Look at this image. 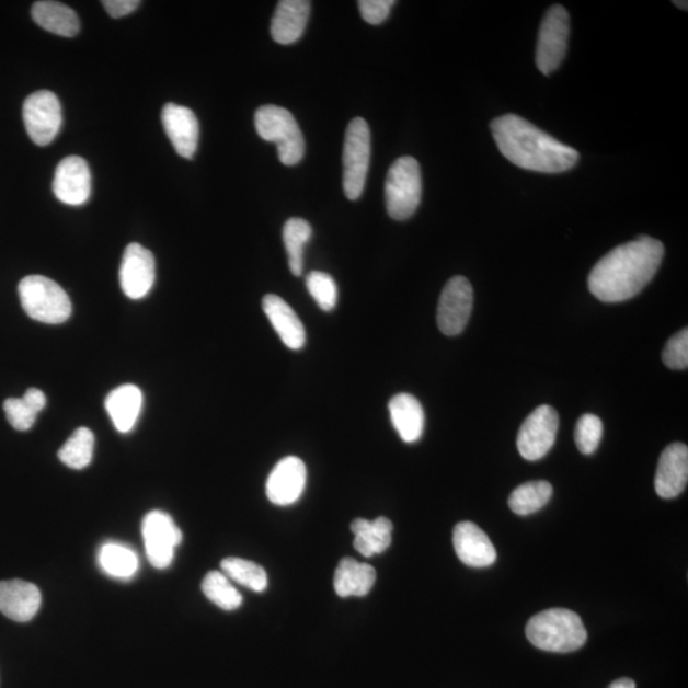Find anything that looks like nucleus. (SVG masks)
I'll use <instances>...</instances> for the list:
<instances>
[{
  "label": "nucleus",
  "mask_w": 688,
  "mask_h": 688,
  "mask_svg": "<svg viewBox=\"0 0 688 688\" xmlns=\"http://www.w3.org/2000/svg\"><path fill=\"white\" fill-rule=\"evenodd\" d=\"M23 122L27 135L37 146H49L61 128L60 101L51 91H37L23 104Z\"/></svg>",
  "instance_id": "obj_9"
},
{
  "label": "nucleus",
  "mask_w": 688,
  "mask_h": 688,
  "mask_svg": "<svg viewBox=\"0 0 688 688\" xmlns=\"http://www.w3.org/2000/svg\"><path fill=\"white\" fill-rule=\"evenodd\" d=\"M310 223L302 218H289L285 223L283 237L288 255L289 271L296 277L303 272V249L311 239Z\"/></svg>",
  "instance_id": "obj_29"
},
{
  "label": "nucleus",
  "mask_w": 688,
  "mask_h": 688,
  "mask_svg": "<svg viewBox=\"0 0 688 688\" xmlns=\"http://www.w3.org/2000/svg\"><path fill=\"white\" fill-rule=\"evenodd\" d=\"M34 21L42 28L62 37L80 33L81 23L72 8L51 0L36 2L31 10Z\"/></svg>",
  "instance_id": "obj_26"
},
{
  "label": "nucleus",
  "mask_w": 688,
  "mask_h": 688,
  "mask_svg": "<svg viewBox=\"0 0 688 688\" xmlns=\"http://www.w3.org/2000/svg\"><path fill=\"white\" fill-rule=\"evenodd\" d=\"M307 466L297 457H287L279 460L271 472L267 486V497L272 504L278 506L293 505L299 502L307 486Z\"/></svg>",
  "instance_id": "obj_14"
},
{
  "label": "nucleus",
  "mask_w": 688,
  "mask_h": 688,
  "mask_svg": "<svg viewBox=\"0 0 688 688\" xmlns=\"http://www.w3.org/2000/svg\"><path fill=\"white\" fill-rule=\"evenodd\" d=\"M311 3L308 0H283L279 2L271 23L273 41L278 44H294L302 36L309 21Z\"/></svg>",
  "instance_id": "obj_21"
},
{
  "label": "nucleus",
  "mask_w": 688,
  "mask_h": 688,
  "mask_svg": "<svg viewBox=\"0 0 688 688\" xmlns=\"http://www.w3.org/2000/svg\"><path fill=\"white\" fill-rule=\"evenodd\" d=\"M202 590L217 607L234 611L242 604L241 594L222 572H210L203 578Z\"/></svg>",
  "instance_id": "obj_32"
},
{
  "label": "nucleus",
  "mask_w": 688,
  "mask_h": 688,
  "mask_svg": "<svg viewBox=\"0 0 688 688\" xmlns=\"http://www.w3.org/2000/svg\"><path fill=\"white\" fill-rule=\"evenodd\" d=\"M98 560L105 574L124 581L135 576L139 567L138 554L130 547L116 542L101 547Z\"/></svg>",
  "instance_id": "obj_27"
},
{
  "label": "nucleus",
  "mask_w": 688,
  "mask_h": 688,
  "mask_svg": "<svg viewBox=\"0 0 688 688\" xmlns=\"http://www.w3.org/2000/svg\"><path fill=\"white\" fill-rule=\"evenodd\" d=\"M144 395L133 385H124L106 397L105 406L117 432L130 433L142 410Z\"/></svg>",
  "instance_id": "obj_23"
},
{
  "label": "nucleus",
  "mask_w": 688,
  "mask_h": 688,
  "mask_svg": "<svg viewBox=\"0 0 688 688\" xmlns=\"http://www.w3.org/2000/svg\"><path fill=\"white\" fill-rule=\"evenodd\" d=\"M421 195L420 163L411 156H403L390 167L386 180V205L389 216L397 221L409 220L420 206Z\"/></svg>",
  "instance_id": "obj_6"
},
{
  "label": "nucleus",
  "mask_w": 688,
  "mask_h": 688,
  "mask_svg": "<svg viewBox=\"0 0 688 688\" xmlns=\"http://www.w3.org/2000/svg\"><path fill=\"white\" fill-rule=\"evenodd\" d=\"M103 5L113 19H121L137 10L139 0H104Z\"/></svg>",
  "instance_id": "obj_38"
},
{
  "label": "nucleus",
  "mask_w": 688,
  "mask_h": 688,
  "mask_svg": "<svg viewBox=\"0 0 688 688\" xmlns=\"http://www.w3.org/2000/svg\"><path fill=\"white\" fill-rule=\"evenodd\" d=\"M93 450H95V436L90 428L80 427L62 445L58 456L67 467L83 469L90 466Z\"/></svg>",
  "instance_id": "obj_31"
},
{
  "label": "nucleus",
  "mask_w": 688,
  "mask_h": 688,
  "mask_svg": "<svg viewBox=\"0 0 688 688\" xmlns=\"http://www.w3.org/2000/svg\"><path fill=\"white\" fill-rule=\"evenodd\" d=\"M393 0H359L358 8L363 19L370 25H380L389 18Z\"/></svg>",
  "instance_id": "obj_37"
},
{
  "label": "nucleus",
  "mask_w": 688,
  "mask_h": 688,
  "mask_svg": "<svg viewBox=\"0 0 688 688\" xmlns=\"http://www.w3.org/2000/svg\"><path fill=\"white\" fill-rule=\"evenodd\" d=\"M604 436V424L596 414L586 413L578 418L575 428V443L578 451L592 456Z\"/></svg>",
  "instance_id": "obj_34"
},
{
  "label": "nucleus",
  "mask_w": 688,
  "mask_h": 688,
  "mask_svg": "<svg viewBox=\"0 0 688 688\" xmlns=\"http://www.w3.org/2000/svg\"><path fill=\"white\" fill-rule=\"evenodd\" d=\"M559 414L550 405H541L529 414L518 434V450L524 459L536 461L547 456L559 432Z\"/></svg>",
  "instance_id": "obj_11"
},
{
  "label": "nucleus",
  "mask_w": 688,
  "mask_h": 688,
  "mask_svg": "<svg viewBox=\"0 0 688 688\" xmlns=\"http://www.w3.org/2000/svg\"><path fill=\"white\" fill-rule=\"evenodd\" d=\"M142 535L151 565L159 570L169 567L174 561L175 550L183 541L182 530L175 521L169 514L153 511L145 516Z\"/></svg>",
  "instance_id": "obj_10"
},
{
  "label": "nucleus",
  "mask_w": 688,
  "mask_h": 688,
  "mask_svg": "<svg viewBox=\"0 0 688 688\" xmlns=\"http://www.w3.org/2000/svg\"><path fill=\"white\" fill-rule=\"evenodd\" d=\"M161 121L172 146L184 159H192L199 142V122L190 107L167 104Z\"/></svg>",
  "instance_id": "obj_16"
},
{
  "label": "nucleus",
  "mask_w": 688,
  "mask_h": 688,
  "mask_svg": "<svg viewBox=\"0 0 688 688\" xmlns=\"http://www.w3.org/2000/svg\"><path fill=\"white\" fill-rule=\"evenodd\" d=\"M352 534L355 535V549L364 558H372L389 549L392 544L393 524L385 516L372 521L355 519L351 524Z\"/></svg>",
  "instance_id": "obj_25"
},
{
  "label": "nucleus",
  "mask_w": 688,
  "mask_h": 688,
  "mask_svg": "<svg viewBox=\"0 0 688 688\" xmlns=\"http://www.w3.org/2000/svg\"><path fill=\"white\" fill-rule=\"evenodd\" d=\"M371 158V133L363 117L348 124L343 146V191L349 200L362 197Z\"/></svg>",
  "instance_id": "obj_7"
},
{
  "label": "nucleus",
  "mask_w": 688,
  "mask_h": 688,
  "mask_svg": "<svg viewBox=\"0 0 688 688\" xmlns=\"http://www.w3.org/2000/svg\"><path fill=\"white\" fill-rule=\"evenodd\" d=\"M552 486L547 481L520 484L509 497L511 509L518 515H530L542 509L552 497Z\"/></svg>",
  "instance_id": "obj_28"
},
{
  "label": "nucleus",
  "mask_w": 688,
  "mask_h": 688,
  "mask_svg": "<svg viewBox=\"0 0 688 688\" xmlns=\"http://www.w3.org/2000/svg\"><path fill=\"white\" fill-rule=\"evenodd\" d=\"M663 256L662 242L649 237L617 246L594 265L588 278L590 293L604 302L630 300L651 283Z\"/></svg>",
  "instance_id": "obj_1"
},
{
  "label": "nucleus",
  "mask_w": 688,
  "mask_h": 688,
  "mask_svg": "<svg viewBox=\"0 0 688 688\" xmlns=\"http://www.w3.org/2000/svg\"><path fill=\"white\" fill-rule=\"evenodd\" d=\"M255 128L261 138L277 145L278 158L284 165L294 167L303 159L302 131L285 107L265 105L257 108Z\"/></svg>",
  "instance_id": "obj_5"
},
{
  "label": "nucleus",
  "mask_w": 688,
  "mask_h": 688,
  "mask_svg": "<svg viewBox=\"0 0 688 688\" xmlns=\"http://www.w3.org/2000/svg\"><path fill=\"white\" fill-rule=\"evenodd\" d=\"M307 287L312 299L323 311H332L337 307L339 288L328 273L314 271L307 277Z\"/></svg>",
  "instance_id": "obj_33"
},
{
  "label": "nucleus",
  "mask_w": 688,
  "mask_h": 688,
  "mask_svg": "<svg viewBox=\"0 0 688 688\" xmlns=\"http://www.w3.org/2000/svg\"><path fill=\"white\" fill-rule=\"evenodd\" d=\"M570 36V15L562 5L547 11L539 28L536 62L539 72L550 76L564 61Z\"/></svg>",
  "instance_id": "obj_8"
},
{
  "label": "nucleus",
  "mask_w": 688,
  "mask_h": 688,
  "mask_svg": "<svg viewBox=\"0 0 688 688\" xmlns=\"http://www.w3.org/2000/svg\"><path fill=\"white\" fill-rule=\"evenodd\" d=\"M526 633L531 644L551 653L576 652L588 639L581 616L565 608L546 609L531 617Z\"/></svg>",
  "instance_id": "obj_3"
},
{
  "label": "nucleus",
  "mask_w": 688,
  "mask_h": 688,
  "mask_svg": "<svg viewBox=\"0 0 688 688\" xmlns=\"http://www.w3.org/2000/svg\"><path fill=\"white\" fill-rule=\"evenodd\" d=\"M452 543H455L457 557L467 566L489 567L497 559L495 546L474 523H459L452 534Z\"/></svg>",
  "instance_id": "obj_18"
},
{
  "label": "nucleus",
  "mask_w": 688,
  "mask_h": 688,
  "mask_svg": "<svg viewBox=\"0 0 688 688\" xmlns=\"http://www.w3.org/2000/svg\"><path fill=\"white\" fill-rule=\"evenodd\" d=\"M688 481V448L685 444L668 445L662 452L655 474V491L662 498L683 494Z\"/></svg>",
  "instance_id": "obj_17"
},
{
  "label": "nucleus",
  "mask_w": 688,
  "mask_h": 688,
  "mask_svg": "<svg viewBox=\"0 0 688 688\" xmlns=\"http://www.w3.org/2000/svg\"><path fill=\"white\" fill-rule=\"evenodd\" d=\"M663 363L672 370H686L688 367V330L678 332L663 351Z\"/></svg>",
  "instance_id": "obj_36"
},
{
  "label": "nucleus",
  "mask_w": 688,
  "mask_h": 688,
  "mask_svg": "<svg viewBox=\"0 0 688 688\" xmlns=\"http://www.w3.org/2000/svg\"><path fill=\"white\" fill-rule=\"evenodd\" d=\"M675 5L683 8V10L687 11V2H675Z\"/></svg>",
  "instance_id": "obj_41"
},
{
  "label": "nucleus",
  "mask_w": 688,
  "mask_h": 688,
  "mask_svg": "<svg viewBox=\"0 0 688 688\" xmlns=\"http://www.w3.org/2000/svg\"><path fill=\"white\" fill-rule=\"evenodd\" d=\"M473 308V287L465 277L451 278L445 285L439 307H437V326L449 337L465 331Z\"/></svg>",
  "instance_id": "obj_12"
},
{
  "label": "nucleus",
  "mask_w": 688,
  "mask_h": 688,
  "mask_svg": "<svg viewBox=\"0 0 688 688\" xmlns=\"http://www.w3.org/2000/svg\"><path fill=\"white\" fill-rule=\"evenodd\" d=\"M42 606V593L33 583L20 581L0 582V612L18 622L33 620Z\"/></svg>",
  "instance_id": "obj_19"
},
{
  "label": "nucleus",
  "mask_w": 688,
  "mask_h": 688,
  "mask_svg": "<svg viewBox=\"0 0 688 688\" xmlns=\"http://www.w3.org/2000/svg\"><path fill=\"white\" fill-rule=\"evenodd\" d=\"M262 307L285 346L294 351L301 349L307 342V332L295 310L279 296L272 294L264 296Z\"/></svg>",
  "instance_id": "obj_20"
},
{
  "label": "nucleus",
  "mask_w": 688,
  "mask_h": 688,
  "mask_svg": "<svg viewBox=\"0 0 688 688\" xmlns=\"http://www.w3.org/2000/svg\"><path fill=\"white\" fill-rule=\"evenodd\" d=\"M3 409L8 422L19 432H27L33 427L38 414L23 398H10Z\"/></svg>",
  "instance_id": "obj_35"
},
{
  "label": "nucleus",
  "mask_w": 688,
  "mask_h": 688,
  "mask_svg": "<svg viewBox=\"0 0 688 688\" xmlns=\"http://www.w3.org/2000/svg\"><path fill=\"white\" fill-rule=\"evenodd\" d=\"M492 136L507 160L524 170L560 174L573 169L578 153L521 116L507 114L491 123Z\"/></svg>",
  "instance_id": "obj_2"
},
{
  "label": "nucleus",
  "mask_w": 688,
  "mask_h": 688,
  "mask_svg": "<svg viewBox=\"0 0 688 688\" xmlns=\"http://www.w3.org/2000/svg\"><path fill=\"white\" fill-rule=\"evenodd\" d=\"M20 300L26 314L37 322L61 324L72 314L68 294L53 279L28 276L19 285Z\"/></svg>",
  "instance_id": "obj_4"
},
{
  "label": "nucleus",
  "mask_w": 688,
  "mask_h": 688,
  "mask_svg": "<svg viewBox=\"0 0 688 688\" xmlns=\"http://www.w3.org/2000/svg\"><path fill=\"white\" fill-rule=\"evenodd\" d=\"M377 581V572L370 565L354 559L341 560L334 574V590L342 598L365 597Z\"/></svg>",
  "instance_id": "obj_24"
},
{
  "label": "nucleus",
  "mask_w": 688,
  "mask_h": 688,
  "mask_svg": "<svg viewBox=\"0 0 688 688\" xmlns=\"http://www.w3.org/2000/svg\"><path fill=\"white\" fill-rule=\"evenodd\" d=\"M221 569L230 581L237 582L250 590L261 593L267 589L268 575L262 566L253 561L228 558L221 562Z\"/></svg>",
  "instance_id": "obj_30"
},
{
  "label": "nucleus",
  "mask_w": 688,
  "mask_h": 688,
  "mask_svg": "<svg viewBox=\"0 0 688 688\" xmlns=\"http://www.w3.org/2000/svg\"><path fill=\"white\" fill-rule=\"evenodd\" d=\"M608 688H637V685L630 678H620L616 679Z\"/></svg>",
  "instance_id": "obj_40"
},
{
  "label": "nucleus",
  "mask_w": 688,
  "mask_h": 688,
  "mask_svg": "<svg viewBox=\"0 0 688 688\" xmlns=\"http://www.w3.org/2000/svg\"><path fill=\"white\" fill-rule=\"evenodd\" d=\"M33 409L41 413L46 405V397L41 389L31 388L25 395L22 397Z\"/></svg>",
  "instance_id": "obj_39"
},
{
  "label": "nucleus",
  "mask_w": 688,
  "mask_h": 688,
  "mask_svg": "<svg viewBox=\"0 0 688 688\" xmlns=\"http://www.w3.org/2000/svg\"><path fill=\"white\" fill-rule=\"evenodd\" d=\"M390 420L404 443H416L425 429V411L416 397L397 394L389 402Z\"/></svg>",
  "instance_id": "obj_22"
},
{
  "label": "nucleus",
  "mask_w": 688,
  "mask_h": 688,
  "mask_svg": "<svg viewBox=\"0 0 688 688\" xmlns=\"http://www.w3.org/2000/svg\"><path fill=\"white\" fill-rule=\"evenodd\" d=\"M121 286L131 300L144 299L156 279V262L150 250L133 242L125 249L121 264Z\"/></svg>",
  "instance_id": "obj_13"
},
{
  "label": "nucleus",
  "mask_w": 688,
  "mask_h": 688,
  "mask_svg": "<svg viewBox=\"0 0 688 688\" xmlns=\"http://www.w3.org/2000/svg\"><path fill=\"white\" fill-rule=\"evenodd\" d=\"M53 192L68 206H82L91 195V172L80 156L62 159L54 176Z\"/></svg>",
  "instance_id": "obj_15"
}]
</instances>
